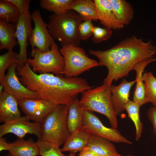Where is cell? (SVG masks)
I'll return each mask as SVG.
<instances>
[{
  "mask_svg": "<svg viewBox=\"0 0 156 156\" xmlns=\"http://www.w3.org/2000/svg\"><path fill=\"white\" fill-rule=\"evenodd\" d=\"M94 26L91 20L82 22L78 28V34L80 40H86L92 36Z\"/></svg>",
  "mask_w": 156,
  "mask_h": 156,
  "instance_id": "32",
  "label": "cell"
},
{
  "mask_svg": "<svg viewBox=\"0 0 156 156\" xmlns=\"http://www.w3.org/2000/svg\"><path fill=\"white\" fill-rule=\"evenodd\" d=\"M18 102L20 109L29 120L40 124L44 117L57 105L42 99H27Z\"/></svg>",
  "mask_w": 156,
  "mask_h": 156,
  "instance_id": "12",
  "label": "cell"
},
{
  "mask_svg": "<svg viewBox=\"0 0 156 156\" xmlns=\"http://www.w3.org/2000/svg\"><path fill=\"white\" fill-rule=\"evenodd\" d=\"M49 18L47 28L54 39L58 40L61 45L71 44L79 46L80 40L78 28L84 20L79 14L69 11L62 14H53Z\"/></svg>",
  "mask_w": 156,
  "mask_h": 156,
  "instance_id": "3",
  "label": "cell"
},
{
  "mask_svg": "<svg viewBox=\"0 0 156 156\" xmlns=\"http://www.w3.org/2000/svg\"><path fill=\"white\" fill-rule=\"evenodd\" d=\"M140 105L138 103L129 100L126 104L125 110L127 113L129 117L133 122L135 128V138L138 141L141 137L143 130V125L141 122L139 115Z\"/></svg>",
  "mask_w": 156,
  "mask_h": 156,
  "instance_id": "25",
  "label": "cell"
},
{
  "mask_svg": "<svg viewBox=\"0 0 156 156\" xmlns=\"http://www.w3.org/2000/svg\"><path fill=\"white\" fill-rule=\"evenodd\" d=\"M136 82V80L128 81L124 78L118 85H111L112 102L117 115H120L125 110V105L129 100L130 89Z\"/></svg>",
  "mask_w": 156,
  "mask_h": 156,
  "instance_id": "14",
  "label": "cell"
},
{
  "mask_svg": "<svg viewBox=\"0 0 156 156\" xmlns=\"http://www.w3.org/2000/svg\"><path fill=\"white\" fill-rule=\"evenodd\" d=\"M19 65L14 64L8 69L7 74L0 81L4 91L15 97L18 101L27 99H41L35 92L27 89L20 82L17 76L16 69Z\"/></svg>",
  "mask_w": 156,
  "mask_h": 156,
  "instance_id": "9",
  "label": "cell"
},
{
  "mask_svg": "<svg viewBox=\"0 0 156 156\" xmlns=\"http://www.w3.org/2000/svg\"><path fill=\"white\" fill-rule=\"evenodd\" d=\"M89 53L98 59L99 66L106 67L108 73L103 83L110 85L114 81L128 76L139 63L152 58L156 46L151 41L145 42L133 36L105 51L90 49Z\"/></svg>",
  "mask_w": 156,
  "mask_h": 156,
  "instance_id": "2",
  "label": "cell"
},
{
  "mask_svg": "<svg viewBox=\"0 0 156 156\" xmlns=\"http://www.w3.org/2000/svg\"><path fill=\"white\" fill-rule=\"evenodd\" d=\"M73 156H75V154H73Z\"/></svg>",
  "mask_w": 156,
  "mask_h": 156,
  "instance_id": "42",
  "label": "cell"
},
{
  "mask_svg": "<svg viewBox=\"0 0 156 156\" xmlns=\"http://www.w3.org/2000/svg\"><path fill=\"white\" fill-rule=\"evenodd\" d=\"M19 80L28 89L36 92L41 99L56 105L69 106L78 95L92 88L86 80L69 77L62 74H38L31 69L28 62L16 69Z\"/></svg>",
  "mask_w": 156,
  "mask_h": 156,
  "instance_id": "1",
  "label": "cell"
},
{
  "mask_svg": "<svg viewBox=\"0 0 156 156\" xmlns=\"http://www.w3.org/2000/svg\"><path fill=\"white\" fill-rule=\"evenodd\" d=\"M39 155L41 156H66L62 153L59 146L52 142L38 140L36 142Z\"/></svg>",
  "mask_w": 156,
  "mask_h": 156,
  "instance_id": "29",
  "label": "cell"
},
{
  "mask_svg": "<svg viewBox=\"0 0 156 156\" xmlns=\"http://www.w3.org/2000/svg\"><path fill=\"white\" fill-rule=\"evenodd\" d=\"M60 51L64 59V68L62 74L65 77H76L99 66L98 62L89 57L84 49L79 46L62 45Z\"/></svg>",
  "mask_w": 156,
  "mask_h": 156,
  "instance_id": "6",
  "label": "cell"
},
{
  "mask_svg": "<svg viewBox=\"0 0 156 156\" xmlns=\"http://www.w3.org/2000/svg\"><path fill=\"white\" fill-rule=\"evenodd\" d=\"M116 18L124 25H128L133 19L134 10L131 5L125 0H110Z\"/></svg>",
  "mask_w": 156,
  "mask_h": 156,
  "instance_id": "23",
  "label": "cell"
},
{
  "mask_svg": "<svg viewBox=\"0 0 156 156\" xmlns=\"http://www.w3.org/2000/svg\"><path fill=\"white\" fill-rule=\"evenodd\" d=\"M91 135L82 129L70 133L61 149L73 154L80 152L87 146Z\"/></svg>",
  "mask_w": 156,
  "mask_h": 156,
  "instance_id": "17",
  "label": "cell"
},
{
  "mask_svg": "<svg viewBox=\"0 0 156 156\" xmlns=\"http://www.w3.org/2000/svg\"><path fill=\"white\" fill-rule=\"evenodd\" d=\"M111 85L103 83L100 86L84 91L81 93L80 101L84 109L103 115L108 119L112 127L116 128L118 126L117 115L112 102Z\"/></svg>",
  "mask_w": 156,
  "mask_h": 156,
  "instance_id": "4",
  "label": "cell"
},
{
  "mask_svg": "<svg viewBox=\"0 0 156 156\" xmlns=\"http://www.w3.org/2000/svg\"><path fill=\"white\" fill-rule=\"evenodd\" d=\"M14 64H18L19 66L18 53L13 50H9L7 52L0 55V81L5 76L6 69Z\"/></svg>",
  "mask_w": 156,
  "mask_h": 156,
  "instance_id": "30",
  "label": "cell"
},
{
  "mask_svg": "<svg viewBox=\"0 0 156 156\" xmlns=\"http://www.w3.org/2000/svg\"><path fill=\"white\" fill-rule=\"evenodd\" d=\"M31 15L30 12L20 14L16 24V36L20 50L18 53L19 66H22L28 62L27 47V40L31 36L33 29L31 23Z\"/></svg>",
  "mask_w": 156,
  "mask_h": 156,
  "instance_id": "13",
  "label": "cell"
},
{
  "mask_svg": "<svg viewBox=\"0 0 156 156\" xmlns=\"http://www.w3.org/2000/svg\"><path fill=\"white\" fill-rule=\"evenodd\" d=\"M142 79L144 82L146 102L156 106V78L151 72L146 71L142 75Z\"/></svg>",
  "mask_w": 156,
  "mask_h": 156,
  "instance_id": "28",
  "label": "cell"
},
{
  "mask_svg": "<svg viewBox=\"0 0 156 156\" xmlns=\"http://www.w3.org/2000/svg\"><path fill=\"white\" fill-rule=\"evenodd\" d=\"M26 116H21L14 120L3 123L0 126V137L5 134L12 133L19 138L22 139L26 134L35 135L41 140L42 130L40 123L31 122Z\"/></svg>",
  "mask_w": 156,
  "mask_h": 156,
  "instance_id": "11",
  "label": "cell"
},
{
  "mask_svg": "<svg viewBox=\"0 0 156 156\" xmlns=\"http://www.w3.org/2000/svg\"><path fill=\"white\" fill-rule=\"evenodd\" d=\"M16 25L0 20V49L13 50L18 44Z\"/></svg>",
  "mask_w": 156,
  "mask_h": 156,
  "instance_id": "20",
  "label": "cell"
},
{
  "mask_svg": "<svg viewBox=\"0 0 156 156\" xmlns=\"http://www.w3.org/2000/svg\"><path fill=\"white\" fill-rule=\"evenodd\" d=\"M68 106L57 105L43 118L40 123L41 140L60 146L70 134L67 124Z\"/></svg>",
  "mask_w": 156,
  "mask_h": 156,
  "instance_id": "5",
  "label": "cell"
},
{
  "mask_svg": "<svg viewBox=\"0 0 156 156\" xmlns=\"http://www.w3.org/2000/svg\"><path fill=\"white\" fill-rule=\"evenodd\" d=\"M3 90H4L3 89V86L0 84V94H1L2 92H3Z\"/></svg>",
  "mask_w": 156,
  "mask_h": 156,
  "instance_id": "37",
  "label": "cell"
},
{
  "mask_svg": "<svg viewBox=\"0 0 156 156\" xmlns=\"http://www.w3.org/2000/svg\"><path fill=\"white\" fill-rule=\"evenodd\" d=\"M148 118L153 127L156 139V106L151 107L147 112Z\"/></svg>",
  "mask_w": 156,
  "mask_h": 156,
  "instance_id": "34",
  "label": "cell"
},
{
  "mask_svg": "<svg viewBox=\"0 0 156 156\" xmlns=\"http://www.w3.org/2000/svg\"><path fill=\"white\" fill-rule=\"evenodd\" d=\"M79 156H99L86 146L83 150L80 152Z\"/></svg>",
  "mask_w": 156,
  "mask_h": 156,
  "instance_id": "35",
  "label": "cell"
},
{
  "mask_svg": "<svg viewBox=\"0 0 156 156\" xmlns=\"http://www.w3.org/2000/svg\"><path fill=\"white\" fill-rule=\"evenodd\" d=\"M73 154L70 153V154H69V155L68 156H73Z\"/></svg>",
  "mask_w": 156,
  "mask_h": 156,
  "instance_id": "39",
  "label": "cell"
},
{
  "mask_svg": "<svg viewBox=\"0 0 156 156\" xmlns=\"http://www.w3.org/2000/svg\"><path fill=\"white\" fill-rule=\"evenodd\" d=\"M152 62L156 61V58H152Z\"/></svg>",
  "mask_w": 156,
  "mask_h": 156,
  "instance_id": "38",
  "label": "cell"
},
{
  "mask_svg": "<svg viewBox=\"0 0 156 156\" xmlns=\"http://www.w3.org/2000/svg\"><path fill=\"white\" fill-rule=\"evenodd\" d=\"M5 156H11V155L10 154H8L6 155Z\"/></svg>",
  "mask_w": 156,
  "mask_h": 156,
  "instance_id": "40",
  "label": "cell"
},
{
  "mask_svg": "<svg viewBox=\"0 0 156 156\" xmlns=\"http://www.w3.org/2000/svg\"><path fill=\"white\" fill-rule=\"evenodd\" d=\"M13 3L18 9L20 14H27L29 13V5L30 0H9Z\"/></svg>",
  "mask_w": 156,
  "mask_h": 156,
  "instance_id": "33",
  "label": "cell"
},
{
  "mask_svg": "<svg viewBox=\"0 0 156 156\" xmlns=\"http://www.w3.org/2000/svg\"><path fill=\"white\" fill-rule=\"evenodd\" d=\"M20 14L16 7L9 0L0 1V20L16 24Z\"/></svg>",
  "mask_w": 156,
  "mask_h": 156,
  "instance_id": "26",
  "label": "cell"
},
{
  "mask_svg": "<svg viewBox=\"0 0 156 156\" xmlns=\"http://www.w3.org/2000/svg\"><path fill=\"white\" fill-rule=\"evenodd\" d=\"M99 156H121L110 141L91 135L86 146Z\"/></svg>",
  "mask_w": 156,
  "mask_h": 156,
  "instance_id": "19",
  "label": "cell"
},
{
  "mask_svg": "<svg viewBox=\"0 0 156 156\" xmlns=\"http://www.w3.org/2000/svg\"><path fill=\"white\" fill-rule=\"evenodd\" d=\"M152 58L139 63L134 69L136 72V85L133 94V101L138 103L141 106L147 103L145 97L144 82L142 79V74L145 67L152 62Z\"/></svg>",
  "mask_w": 156,
  "mask_h": 156,
  "instance_id": "24",
  "label": "cell"
},
{
  "mask_svg": "<svg viewBox=\"0 0 156 156\" xmlns=\"http://www.w3.org/2000/svg\"><path fill=\"white\" fill-rule=\"evenodd\" d=\"M70 10L76 11L84 21H97L98 17L95 4L91 0H74Z\"/></svg>",
  "mask_w": 156,
  "mask_h": 156,
  "instance_id": "22",
  "label": "cell"
},
{
  "mask_svg": "<svg viewBox=\"0 0 156 156\" xmlns=\"http://www.w3.org/2000/svg\"><path fill=\"white\" fill-rule=\"evenodd\" d=\"M31 55L33 58H28V62L34 73L63 75L64 59L55 42L49 51L43 52L36 48L32 50Z\"/></svg>",
  "mask_w": 156,
  "mask_h": 156,
  "instance_id": "7",
  "label": "cell"
},
{
  "mask_svg": "<svg viewBox=\"0 0 156 156\" xmlns=\"http://www.w3.org/2000/svg\"><path fill=\"white\" fill-rule=\"evenodd\" d=\"M67 124L70 133L82 129L83 112L84 110L77 98L68 106Z\"/></svg>",
  "mask_w": 156,
  "mask_h": 156,
  "instance_id": "21",
  "label": "cell"
},
{
  "mask_svg": "<svg viewBox=\"0 0 156 156\" xmlns=\"http://www.w3.org/2000/svg\"><path fill=\"white\" fill-rule=\"evenodd\" d=\"M126 156H133L131 155H126Z\"/></svg>",
  "mask_w": 156,
  "mask_h": 156,
  "instance_id": "41",
  "label": "cell"
},
{
  "mask_svg": "<svg viewBox=\"0 0 156 156\" xmlns=\"http://www.w3.org/2000/svg\"><path fill=\"white\" fill-rule=\"evenodd\" d=\"M9 143L6 142L5 139L0 137V151H8L10 150Z\"/></svg>",
  "mask_w": 156,
  "mask_h": 156,
  "instance_id": "36",
  "label": "cell"
},
{
  "mask_svg": "<svg viewBox=\"0 0 156 156\" xmlns=\"http://www.w3.org/2000/svg\"><path fill=\"white\" fill-rule=\"evenodd\" d=\"M112 32V29L109 28L94 26L92 40L95 43H99L102 41H106L111 37Z\"/></svg>",
  "mask_w": 156,
  "mask_h": 156,
  "instance_id": "31",
  "label": "cell"
},
{
  "mask_svg": "<svg viewBox=\"0 0 156 156\" xmlns=\"http://www.w3.org/2000/svg\"><path fill=\"white\" fill-rule=\"evenodd\" d=\"M11 156H37L39 155L38 144L31 138L25 140L19 138L9 143Z\"/></svg>",
  "mask_w": 156,
  "mask_h": 156,
  "instance_id": "18",
  "label": "cell"
},
{
  "mask_svg": "<svg viewBox=\"0 0 156 156\" xmlns=\"http://www.w3.org/2000/svg\"><path fill=\"white\" fill-rule=\"evenodd\" d=\"M98 20L105 27L114 30H120L125 26L116 17L110 0H94Z\"/></svg>",
  "mask_w": 156,
  "mask_h": 156,
  "instance_id": "15",
  "label": "cell"
},
{
  "mask_svg": "<svg viewBox=\"0 0 156 156\" xmlns=\"http://www.w3.org/2000/svg\"><path fill=\"white\" fill-rule=\"evenodd\" d=\"M31 17L34 22V28L28 40L32 50L36 47L43 52H47L50 50L54 42V39L49 34L47 24L43 20L39 10H34Z\"/></svg>",
  "mask_w": 156,
  "mask_h": 156,
  "instance_id": "10",
  "label": "cell"
},
{
  "mask_svg": "<svg viewBox=\"0 0 156 156\" xmlns=\"http://www.w3.org/2000/svg\"><path fill=\"white\" fill-rule=\"evenodd\" d=\"M18 100L4 91L0 94V122L5 123L21 117Z\"/></svg>",
  "mask_w": 156,
  "mask_h": 156,
  "instance_id": "16",
  "label": "cell"
},
{
  "mask_svg": "<svg viewBox=\"0 0 156 156\" xmlns=\"http://www.w3.org/2000/svg\"><path fill=\"white\" fill-rule=\"evenodd\" d=\"M82 129L91 135L100 137L110 141L128 144L132 142L122 135L116 129L105 126L92 112L84 109Z\"/></svg>",
  "mask_w": 156,
  "mask_h": 156,
  "instance_id": "8",
  "label": "cell"
},
{
  "mask_svg": "<svg viewBox=\"0 0 156 156\" xmlns=\"http://www.w3.org/2000/svg\"><path fill=\"white\" fill-rule=\"evenodd\" d=\"M74 0H41L40 5L45 10L51 12L54 14H65L70 10Z\"/></svg>",
  "mask_w": 156,
  "mask_h": 156,
  "instance_id": "27",
  "label": "cell"
}]
</instances>
